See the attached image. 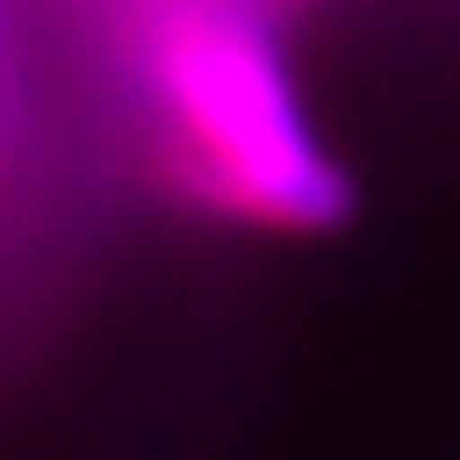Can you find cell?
<instances>
[{"instance_id": "cell-1", "label": "cell", "mask_w": 460, "mask_h": 460, "mask_svg": "<svg viewBox=\"0 0 460 460\" xmlns=\"http://www.w3.org/2000/svg\"><path fill=\"white\" fill-rule=\"evenodd\" d=\"M156 122L203 203L264 230H325L345 176L318 149L271 28L244 0H170L143 41Z\"/></svg>"}]
</instances>
